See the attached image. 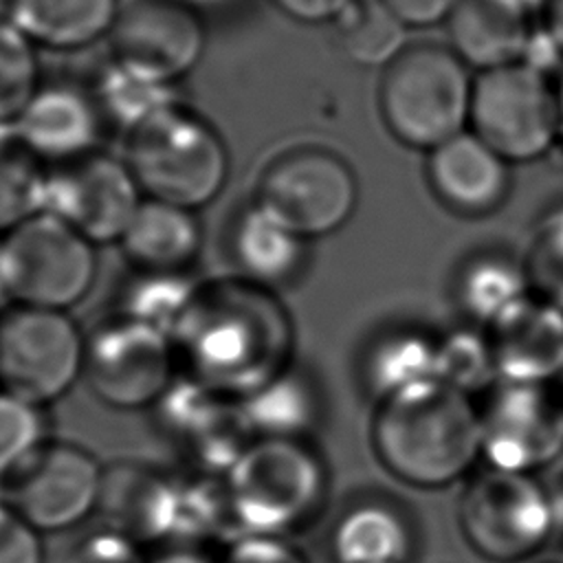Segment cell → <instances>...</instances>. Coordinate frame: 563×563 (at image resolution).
I'll return each mask as SVG.
<instances>
[{"mask_svg":"<svg viewBox=\"0 0 563 563\" xmlns=\"http://www.w3.org/2000/svg\"><path fill=\"white\" fill-rule=\"evenodd\" d=\"M407 29L446 24L462 0H383Z\"/></svg>","mask_w":563,"mask_h":563,"instance_id":"ab89813d","label":"cell"},{"mask_svg":"<svg viewBox=\"0 0 563 563\" xmlns=\"http://www.w3.org/2000/svg\"><path fill=\"white\" fill-rule=\"evenodd\" d=\"M178 374L172 336L150 323L117 312L86 336L84 376L108 407L152 409Z\"/></svg>","mask_w":563,"mask_h":563,"instance_id":"8fae6325","label":"cell"},{"mask_svg":"<svg viewBox=\"0 0 563 563\" xmlns=\"http://www.w3.org/2000/svg\"><path fill=\"white\" fill-rule=\"evenodd\" d=\"M427 176L440 202L462 216L495 211L510 189V163L466 130L429 152Z\"/></svg>","mask_w":563,"mask_h":563,"instance_id":"ffe728a7","label":"cell"},{"mask_svg":"<svg viewBox=\"0 0 563 563\" xmlns=\"http://www.w3.org/2000/svg\"><path fill=\"white\" fill-rule=\"evenodd\" d=\"M473 84L471 68L449 44H409L383 68L378 110L394 139L431 152L471 123Z\"/></svg>","mask_w":563,"mask_h":563,"instance_id":"5b68a950","label":"cell"},{"mask_svg":"<svg viewBox=\"0 0 563 563\" xmlns=\"http://www.w3.org/2000/svg\"><path fill=\"white\" fill-rule=\"evenodd\" d=\"M251 438L308 440L319 416V396L292 365L240 400Z\"/></svg>","mask_w":563,"mask_h":563,"instance_id":"484cf974","label":"cell"},{"mask_svg":"<svg viewBox=\"0 0 563 563\" xmlns=\"http://www.w3.org/2000/svg\"><path fill=\"white\" fill-rule=\"evenodd\" d=\"M103 468L90 451L48 440L29 464L2 482L4 501L40 534L73 530L99 508Z\"/></svg>","mask_w":563,"mask_h":563,"instance_id":"5bb4252c","label":"cell"},{"mask_svg":"<svg viewBox=\"0 0 563 563\" xmlns=\"http://www.w3.org/2000/svg\"><path fill=\"white\" fill-rule=\"evenodd\" d=\"M172 341L180 374L242 400L290 367L292 325L271 288L238 275L198 284Z\"/></svg>","mask_w":563,"mask_h":563,"instance_id":"6da1fadb","label":"cell"},{"mask_svg":"<svg viewBox=\"0 0 563 563\" xmlns=\"http://www.w3.org/2000/svg\"><path fill=\"white\" fill-rule=\"evenodd\" d=\"M147 563H216V556L196 545H167L158 548Z\"/></svg>","mask_w":563,"mask_h":563,"instance_id":"7bdbcfd3","label":"cell"},{"mask_svg":"<svg viewBox=\"0 0 563 563\" xmlns=\"http://www.w3.org/2000/svg\"><path fill=\"white\" fill-rule=\"evenodd\" d=\"M11 130L46 167H57L99 152L108 123L90 81L57 77L40 81Z\"/></svg>","mask_w":563,"mask_h":563,"instance_id":"e0dca14e","label":"cell"},{"mask_svg":"<svg viewBox=\"0 0 563 563\" xmlns=\"http://www.w3.org/2000/svg\"><path fill=\"white\" fill-rule=\"evenodd\" d=\"M119 242L134 271L189 273L200 253L202 229L194 209L143 198Z\"/></svg>","mask_w":563,"mask_h":563,"instance_id":"7402d4cb","label":"cell"},{"mask_svg":"<svg viewBox=\"0 0 563 563\" xmlns=\"http://www.w3.org/2000/svg\"><path fill=\"white\" fill-rule=\"evenodd\" d=\"M554 521V504L532 473L486 466L460 499L462 534L490 563L530 559L550 541Z\"/></svg>","mask_w":563,"mask_h":563,"instance_id":"ba28073f","label":"cell"},{"mask_svg":"<svg viewBox=\"0 0 563 563\" xmlns=\"http://www.w3.org/2000/svg\"><path fill=\"white\" fill-rule=\"evenodd\" d=\"M121 0H4V15L35 44L79 51L108 37Z\"/></svg>","mask_w":563,"mask_h":563,"instance_id":"cb8c5ba5","label":"cell"},{"mask_svg":"<svg viewBox=\"0 0 563 563\" xmlns=\"http://www.w3.org/2000/svg\"><path fill=\"white\" fill-rule=\"evenodd\" d=\"M216 563H310L286 537L235 534L216 556Z\"/></svg>","mask_w":563,"mask_h":563,"instance_id":"8d00e7d4","label":"cell"},{"mask_svg":"<svg viewBox=\"0 0 563 563\" xmlns=\"http://www.w3.org/2000/svg\"><path fill=\"white\" fill-rule=\"evenodd\" d=\"M468 125L508 163L537 161L559 141L556 81L528 59L477 73Z\"/></svg>","mask_w":563,"mask_h":563,"instance_id":"52a82bcc","label":"cell"},{"mask_svg":"<svg viewBox=\"0 0 563 563\" xmlns=\"http://www.w3.org/2000/svg\"><path fill=\"white\" fill-rule=\"evenodd\" d=\"M99 108L108 128H117L128 134L134 125L147 119L152 112L176 101V86H167L143 77L114 59H108L90 81Z\"/></svg>","mask_w":563,"mask_h":563,"instance_id":"f546056e","label":"cell"},{"mask_svg":"<svg viewBox=\"0 0 563 563\" xmlns=\"http://www.w3.org/2000/svg\"><path fill=\"white\" fill-rule=\"evenodd\" d=\"M282 15L297 24H332L354 0H268Z\"/></svg>","mask_w":563,"mask_h":563,"instance_id":"60d3db41","label":"cell"},{"mask_svg":"<svg viewBox=\"0 0 563 563\" xmlns=\"http://www.w3.org/2000/svg\"><path fill=\"white\" fill-rule=\"evenodd\" d=\"M332 26L339 51L363 68H385L409 46V29L383 0H354Z\"/></svg>","mask_w":563,"mask_h":563,"instance_id":"f1b7e54d","label":"cell"},{"mask_svg":"<svg viewBox=\"0 0 563 563\" xmlns=\"http://www.w3.org/2000/svg\"><path fill=\"white\" fill-rule=\"evenodd\" d=\"M44 409L0 389V482L13 477L48 442Z\"/></svg>","mask_w":563,"mask_h":563,"instance_id":"e575fe53","label":"cell"},{"mask_svg":"<svg viewBox=\"0 0 563 563\" xmlns=\"http://www.w3.org/2000/svg\"><path fill=\"white\" fill-rule=\"evenodd\" d=\"M556 95H559V141H563V75L556 79Z\"/></svg>","mask_w":563,"mask_h":563,"instance_id":"ee69618b","label":"cell"},{"mask_svg":"<svg viewBox=\"0 0 563 563\" xmlns=\"http://www.w3.org/2000/svg\"><path fill=\"white\" fill-rule=\"evenodd\" d=\"M499 380L552 383L563 374V308L532 292L488 328Z\"/></svg>","mask_w":563,"mask_h":563,"instance_id":"d6986e66","label":"cell"},{"mask_svg":"<svg viewBox=\"0 0 563 563\" xmlns=\"http://www.w3.org/2000/svg\"><path fill=\"white\" fill-rule=\"evenodd\" d=\"M363 380L376 402L438 380V339L413 328L385 332L365 352Z\"/></svg>","mask_w":563,"mask_h":563,"instance_id":"4316f807","label":"cell"},{"mask_svg":"<svg viewBox=\"0 0 563 563\" xmlns=\"http://www.w3.org/2000/svg\"><path fill=\"white\" fill-rule=\"evenodd\" d=\"M490 468L534 473L563 453V394L552 383L497 380L479 407Z\"/></svg>","mask_w":563,"mask_h":563,"instance_id":"7c38bea8","label":"cell"},{"mask_svg":"<svg viewBox=\"0 0 563 563\" xmlns=\"http://www.w3.org/2000/svg\"><path fill=\"white\" fill-rule=\"evenodd\" d=\"M0 563H44L42 534L0 499Z\"/></svg>","mask_w":563,"mask_h":563,"instance_id":"f35d334b","label":"cell"},{"mask_svg":"<svg viewBox=\"0 0 563 563\" xmlns=\"http://www.w3.org/2000/svg\"><path fill=\"white\" fill-rule=\"evenodd\" d=\"M372 442L391 475L409 486L440 488L482 457L479 407L468 394L431 380L378 402Z\"/></svg>","mask_w":563,"mask_h":563,"instance_id":"7a4b0ae2","label":"cell"},{"mask_svg":"<svg viewBox=\"0 0 563 563\" xmlns=\"http://www.w3.org/2000/svg\"><path fill=\"white\" fill-rule=\"evenodd\" d=\"M97 510L106 515V526L143 548L178 545L183 482L145 464L119 462L103 468Z\"/></svg>","mask_w":563,"mask_h":563,"instance_id":"ac0fdd59","label":"cell"},{"mask_svg":"<svg viewBox=\"0 0 563 563\" xmlns=\"http://www.w3.org/2000/svg\"><path fill=\"white\" fill-rule=\"evenodd\" d=\"M222 484L235 534L288 539L323 508L328 477L308 440L253 438Z\"/></svg>","mask_w":563,"mask_h":563,"instance_id":"3957f363","label":"cell"},{"mask_svg":"<svg viewBox=\"0 0 563 563\" xmlns=\"http://www.w3.org/2000/svg\"><path fill=\"white\" fill-rule=\"evenodd\" d=\"M194 7H211V4H224V2H229V0H189Z\"/></svg>","mask_w":563,"mask_h":563,"instance_id":"f6af8a7d","label":"cell"},{"mask_svg":"<svg viewBox=\"0 0 563 563\" xmlns=\"http://www.w3.org/2000/svg\"><path fill=\"white\" fill-rule=\"evenodd\" d=\"M143 198L128 163L99 150L48 167L44 211L55 213L97 246L123 238Z\"/></svg>","mask_w":563,"mask_h":563,"instance_id":"9a60e30c","label":"cell"},{"mask_svg":"<svg viewBox=\"0 0 563 563\" xmlns=\"http://www.w3.org/2000/svg\"><path fill=\"white\" fill-rule=\"evenodd\" d=\"M152 409L163 435L189 466V473L224 477L253 440L240 400L185 374H178Z\"/></svg>","mask_w":563,"mask_h":563,"instance_id":"2e32d148","label":"cell"},{"mask_svg":"<svg viewBox=\"0 0 563 563\" xmlns=\"http://www.w3.org/2000/svg\"><path fill=\"white\" fill-rule=\"evenodd\" d=\"M48 167L11 128H0V235L44 211Z\"/></svg>","mask_w":563,"mask_h":563,"instance_id":"4dcf8cb0","label":"cell"},{"mask_svg":"<svg viewBox=\"0 0 563 563\" xmlns=\"http://www.w3.org/2000/svg\"><path fill=\"white\" fill-rule=\"evenodd\" d=\"M150 554L132 537L103 526L73 548L68 563H147Z\"/></svg>","mask_w":563,"mask_h":563,"instance_id":"74e56055","label":"cell"},{"mask_svg":"<svg viewBox=\"0 0 563 563\" xmlns=\"http://www.w3.org/2000/svg\"><path fill=\"white\" fill-rule=\"evenodd\" d=\"M0 303H9L7 295H4V288H2V279H0Z\"/></svg>","mask_w":563,"mask_h":563,"instance_id":"bcb514c9","label":"cell"},{"mask_svg":"<svg viewBox=\"0 0 563 563\" xmlns=\"http://www.w3.org/2000/svg\"><path fill=\"white\" fill-rule=\"evenodd\" d=\"M438 380L468 396L490 389L499 380V372L488 334L471 328H457L440 336Z\"/></svg>","mask_w":563,"mask_h":563,"instance_id":"d6a6232c","label":"cell"},{"mask_svg":"<svg viewBox=\"0 0 563 563\" xmlns=\"http://www.w3.org/2000/svg\"><path fill=\"white\" fill-rule=\"evenodd\" d=\"M110 59L176 86L202 62L207 29L189 0H128L108 35Z\"/></svg>","mask_w":563,"mask_h":563,"instance_id":"4fadbf2b","label":"cell"},{"mask_svg":"<svg viewBox=\"0 0 563 563\" xmlns=\"http://www.w3.org/2000/svg\"><path fill=\"white\" fill-rule=\"evenodd\" d=\"M40 81L35 44L0 13V128L15 123Z\"/></svg>","mask_w":563,"mask_h":563,"instance_id":"836d02e7","label":"cell"},{"mask_svg":"<svg viewBox=\"0 0 563 563\" xmlns=\"http://www.w3.org/2000/svg\"><path fill=\"white\" fill-rule=\"evenodd\" d=\"M449 46L477 73L521 62L539 35L528 0H462L446 22Z\"/></svg>","mask_w":563,"mask_h":563,"instance_id":"44dd1931","label":"cell"},{"mask_svg":"<svg viewBox=\"0 0 563 563\" xmlns=\"http://www.w3.org/2000/svg\"><path fill=\"white\" fill-rule=\"evenodd\" d=\"M198 282L187 273H145L134 271L121 292L119 314L150 323L174 336L183 314L187 312Z\"/></svg>","mask_w":563,"mask_h":563,"instance_id":"1f68e13d","label":"cell"},{"mask_svg":"<svg viewBox=\"0 0 563 563\" xmlns=\"http://www.w3.org/2000/svg\"><path fill=\"white\" fill-rule=\"evenodd\" d=\"M539 29L563 59V0H543Z\"/></svg>","mask_w":563,"mask_h":563,"instance_id":"b9f144b4","label":"cell"},{"mask_svg":"<svg viewBox=\"0 0 563 563\" xmlns=\"http://www.w3.org/2000/svg\"><path fill=\"white\" fill-rule=\"evenodd\" d=\"M526 271L537 295L563 308V205L539 222Z\"/></svg>","mask_w":563,"mask_h":563,"instance_id":"d590c367","label":"cell"},{"mask_svg":"<svg viewBox=\"0 0 563 563\" xmlns=\"http://www.w3.org/2000/svg\"><path fill=\"white\" fill-rule=\"evenodd\" d=\"M97 277L95 244L51 211L0 235V279L9 303L70 310Z\"/></svg>","mask_w":563,"mask_h":563,"instance_id":"8992f818","label":"cell"},{"mask_svg":"<svg viewBox=\"0 0 563 563\" xmlns=\"http://www.w3.org/2000/svg\"><path fill=\"white\" fill-rule=\"evenodd\" d=\"M84 361L86 336L66 310H0V389L46 407L77 383Z\"/></svg>","mask_w":563,"mask_h":563,"instance_id":"30bf717a","label":"cell"},{"mask_svg":"<svg viewBox=\"0 0 563 563\" xmlns=\"http://www.w3.org/2000/svg\"><path fill=\"white\" fill-rule=\"evenodd\" d=\"M255 202L303 240L339 231L354 213L358 183L350 163L321 145L279 152L262 172Z\"/></svg>","mask_w":563,"mask_h":563,"instance_id":"9c48e42d","label":"cell"},{"mask_svg":"<svg viewBox=\"0 0 563 563\" xmlns=\"http://www.w3.org/2000/svg\"><path fill=\"white\" fill-rule=\"evenodd\" d=\"M306 242L308 240L253 202L233 224L231 255L240 277L273 290L299 275Z\"/></svg>","mask_w":563,"mask_h":563,"instance_id":"d4e9b609","label":"cell"},{"mask_svg":"<svg viewBox=\"0 0 563 563\" xmlns=\"http://www.w3.org/2000/svg\"><path fill=\"white\" fill-rule=\"evenodd\" d=\"M123 136V161L145 198L198 211L218 198L229 178L224 139L200 112L178 99Z\"/></svg>","mask_w":563,"mask_h":563,"instance_id":"277c9868","label":"cell"},{"mask_svg":"<svg viewBox=\"0 0 563 563\" xmlns=\"http://www.w3.org/2000/svg\"><path fill=\"white\" fill-rule=\"evenodd\" d=\"M528 295H532V284L526 266L499 253H486L468 260L455 282L460 310L471 321L486 328Z\"/></svg>","mask_w":563,"mask_h":563,"instance_id":"83f0119b","label":"cell"},{"mask_svg":"<svg viewBox=\"0 0 563 563\" xmlns=\"http://www.w3.org/2000/svg\"><path fill=\"white\" fill-rule=\"evenodd\" d=\"M334 563H411L416 532L409 517L385 499H361L330 530Z\"/></svg>","mask_w":563,"mask_h":563,"instance_id":"603a6c76","label":"cell"}]
</instances>
